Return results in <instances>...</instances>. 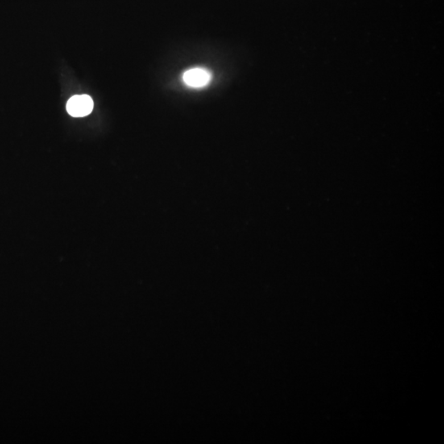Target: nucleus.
<instances>
[{
	"mask_svg": "<svg viewBox=\"0 0 444 444\" xmlns=\"http://www.w3.org/2000/svg\"><path fill=\"white\" fill-rule=\"evenodd\" d=\"M93 109V101L88 95L74 96L67 103L68 114L73 117L88 115Z\"/></svg>",
	"mask_w": 444,
	"mask_h": 444,
	"instance_id": "obj_2",
	"label": "nucleus"
},
{
	"mask_svg": "<svg viewBox=\"0 0 444 444\" xmlns=\"http://www.w3.org/2000/svg\"><path fill=\"white\" fill-rule=\"evenodd\" d=\"M212 72L204 68L188 69L183 74L184 84L192 88H205L212 81Z\"/></svg>",
	"mask_w": 444,
	"mask_h": 444,
	"instance_id": "obj_1",
	"label": "nucleus"
}]
</instances>
